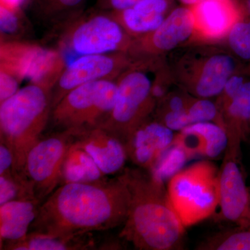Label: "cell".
<instances>
[{
    "label": "cell",
    "instance_id": "cell-1",
    "mask_svg": "<svg viewBox=\"0 0 250 250\" xmlns=\"http://www.w3.org/2000/svg\"><path fill=\"white\" fill-rule=\"evenodd\" d=\"M130 193L120 174L92 183L57 187L41 204L29 232L72 237L122 226L127 218Z\"/></svg>",
    "mask_w": 250,
    "mask_h": 250
},
{
    "label": "cell",
    "instance_id": "cell-2",
    "mask_svg": "<svg viewBox=\"0 0 250 250\" xmlns=\"http://www.w3.org/2000/svg\"><path fill=\"white\" fill-rule=\"evenodd\" d=\"M121 175L129 189L130 205L120 238L137 250L182 249L186 228L164 182L139 167H126Z\"/></svg>",
    "mask_w": 250,
    "mask_h": 250
},
{
    "label": "cell",
    "instance_id": "cell-3",
    "mask_svg": "<svg viewBox=\"0 0 250 250\" xmlns=\"http://www.w3.org/2000/svg\"><path fill=\"white\" fill-rule=\"evenodd\" d=\"M52 91L51 87L30 82L0 104V143L9 148L14 156L15 172L28 184L24 174L26 160L48 126Z\"/></svg>",
    "mask_w": 250,
    "mask_h": 250
},
{
    "label": "cell",
    "instance_id": "cell-4",
    "mask_svg": "<svg viewBox=\"0 0 250 250\" xmlns=\"http://www.w3.org/2000/svg\"><path fill=\"white\" fill-rule=\"evenodd\" d=\"M52 34L56 37L57 49L80 56L129 54L134 42L111 12L95 6Z\"/></svg>",
    "mask_w": 250,
    "mask_h": 250
},
{
    "label": "cell",
    "instance_id": "cell-5",
    "mask_svg": "<svg viewBox=\"0 0 250 250\" xmlns=\"http://www.w3.org/2000/svg\"><path fill=\"white\" fill-rule=\"evenodd\" d=\"M156 59H136L132 66L117 79L118 96L114 107L102 126L125 143L130 134L150 118L157 103L152 98L154 80L148 72L159 65Z\"/></svg>",
    "mask_w": 250,
    "mask_h": 250
},
{
    "label": "cell",
    "instance_id": "cell-6",
    "mask_svg": "<svg viewBox=\"0 0 250 250\" xmlns=\"http://www.w3.org/2000/svg\"><path fill=\"white\" fill-rule=\"evenodd\" d=\"M169 198L185 228L213 214L220 205V171L204 161L182 169L168 181Z\"/></svg>",
    "mask_w": 250,
    "mask_h": 250
},
{
    "label": "cell",
    "instance_id": "cell-7",
    "mask_svg": "<svg viewBox=\"0 0 250 250\" xmlns=\"http://www.w3.org/2000/svg\"><path fill=\"white\" fill-rule=\"evenodd\" d=\"M116 80H100L77 87L52 110V131H83L102 126L114 107L118 96Z\"/></svg>",
    "mask_w": 250,
    "mask_h": 250
},
{
    "label": "cell",
    "instance_id": "cell-8",
    "mask_svg": "<svg viewBox=\"0 0 250 250\" xmlns=\"http://www.w3.org/2000/svg\"><path fill=\"white\" fill-rule=\"evenodd\" d=\"M236 59L218 49L193 51L174 65L173 80L197 98L218 97L229 79L238 72Z\"/></svg>",
    "mask_w": 250,
    "mask_h": 250
},
{
    "label": "cell",
    "instance_id": "cell-9",
    "mask_svg": "<svg viewBox=\"0 0 250 250\" xmlns=\"http://www.w3.org/2000/svg\"><path fill=\"white\" fill-rule=\"evenodd\" d=\"M74 139L73 131H51L29 151L24 174L34 197L41 203L60 185L62 164Z\"/></svg>",
    "mask_w": 250,
    "mask_h": 250
},
{
    "label": "cell",
    "instance_id": "cell-10",
    "mask_svg": "<svg viewBox=\"0 0 250 250\" xmlns=\"http://www.w3.org/2000/svg\"><path fill=\"white\" fill-rule=\"evenodd\" d=\"M0 65L9 67L23 80L53 88L67 64L57 47L22 40L0 42Z\"/></svg>",
    "mask_w": 250,
    "mask_h": 250
},
{
    "label": "cell",
    "instance_id": "cell-11",
    "mask_svg": "<svg viewBox=\"0 0 250 250\" xmlns=\"http://www.w3.org/2000/svg\"><path fill=\"white\" fill-rule=\"evenodd\" d=\"M136 61L123 52L81 56L66 65L52 88V109L77 87L96 81L116 80Z\"/></svg>",
    "mask_w": 250,
    "mask_h": 250
},
{
    "label": "cell",
    "instance_id": "cell-12",
    "mask_svg": "<svg viewBox=\"0 0 250 250\" xmlns=\"http://www.w3.org/2000/svg\"><path fill=\"white\" fill-rule=\"evenodd\" d=\"M195 35L191 7L173 8L162 24L149 35L134 39L129 54L136 59H156L182 46Z\"/></svg>",
    "mask_w": 250,
    "mask_h": 250
},
{
    "label": "cell",
    "instance_id": "cell-13",
    "mask_svg": "<svg viewBox=\"0 0 250 250\" xmlns=\"http://www.w3.org/2000/svg\"><path fill=\"white\" fill-rule=\"evenodd\" d=\"M174 131L154 118L140 125L125 141L128 160L137 167L151 171L159 158L172 146Z\"/></svg>",
    "mask_w": 250,
    "mask_h": 250
},
{
    "label": "cell",
    "instance_id": "cell-14",
    "mask_svg": "<svg viewBox=\"0 0 250 250\" xmlns=\"http://www.w3.org/2000/svg\"><path fill=\"white\" fill-rule=\"evenodd\" d=\"M74 132V131H73ZM74 142L88 153L105 175L121 172L128 160L125 143L103 126L74 132Z\"/></svg>",
    "mask_w": 250,
    "mask_h": 250
},
{
    "label": "cell",
    "instance_id": "cell-15",
    "mask_svg": "<svg viewBox=\"0 0 250 250\" xmlns=\"http://www.w3.org/2000/svg\"><path fill=\"white\" fill-rule=\"evenodd\" d=\"M191 9L195 35L205 40L226 36L233 24L245 17L243 6L236 0H202Z\"/></svg>",
    "mask_w": 250,
    "mask_h": 250
},
{
    "label": "cell",
    "instance_id": "cell-16",
    "mask_svg": "<svg viewBox=\"0 0 250 250\" xmlns=\"http://www.w3.org/2000/svg\"><path fill=\"white\" fill-rule=\"evenodd\" d=\"M239 159L225 151L220 171V205L225 220L240 224L246 218L250 197Z\"/></svg>",
    "mask_w": 250,
    "mask_h": 250
},
{
    "label": "cell",
    "instance_id": "cell-17",
    "mask_svg": "<svg viewBox=\"0 0 250 250\" xmlns=\"http://www.w3.org/2000/svg\"><path fill=\"white\" fill-rule=\"evenodd\" d=\"M173 143L190 158L198 154L214 159L226 151L228 137L224 126L215 122H204L189 125L179 131Z\"/></svg>",
    "mask_w": 250,
    "mask_h": 250
},
{
    "label": "cell",
    "instance_id": "cell-18",
    "mask_svg": "<svg viewBox=\"0 0 250 250\" xmlns=\"http://www.w3.org/2000/svg\"><path fill=\"white\" fill-rule=\"evenodd\" d=\"M172 5L173 0H142L127 9L111 13L127 34L137 39L155 31L173 9Z\"/></svg>",
    "mask_w": 250,
    "mask_h": 250
},
{
    "label": "cell",
    "instance_id": "cell-19",
    "mask_svg": "<svg viewBox=\"0 0 250 250\" xmlns=\"http://www.w3.org/2000/svg\"><path fill=\"white\" fill-rule=\"evenodd\" d=\"M221 118L228 137L226 152L241 160V143L248 141L250 134V80L245 82Z\"/></svg>",
    "mask_w": 250,
    "mask_h": 250
},
{
    "label": "cell",
    "instance_id": "cell-20",
    "mask_svg": "<svg viewBox=\"0 0 250 250\" xmlns=\"http://www.w3.org/2000/svg\"><path fill=\"white\" fill-rule=\"evenodd\" d=\"M41 204L37 200H17L0 206L1 246L27 236Z\"/></svg>",
    "mask_w": 250,
    "mask_h": 250
},
{
    "label": "cell",
    "instance_id": "cell-21",
    "mask_svg": "<svg viewBox=\"0 0 250 250\" xmlns=\"http://www.w3.org/2000/svg\"><path fill=\"white\" fill-rule=\"evenodd\" d=\"M92 233L72 237L51 236L29 232L21 241L6 243L1 246L4 250H98Z\"/></svg>",
    "mask_w": 250,
    "mask_h": 250
},
{
    "label": "cell",
    "instance_id": "cell-22",
    "mask_svg": "<svg viewBox=\"0 0 250 250\" xmlns=\"http://www.w3.org/2000/svg\"><path fill=\"white\" fill-rule=\"evenodd\" d=\"M86 0H29L33 14L54 33L84 10Z\"/></svg>",
    "mask_w": 250,
    "mask_h": 250
},
{
    "label": "cell",
    "instance_id": "cell-23",
    "mask_svg": "<svg viewBox=\"0 0 250 250\" xmlns=\"http://www.w3.org/2000/svg\"><path fill=\"white\" fill-rule=\"evenodd\" d=\"M105 179L106 175L100 170L91 156L73 142L62 164L60 185L92 183Z\"/></svg>",
    "mask_w": 250,
    "mask_h": 250
},
{
    "label": "cell",
    "instance_id": "cell-24",
    "mask_svg": "<svg viewBox=\"0 0 250 250\" xmlns=\"http://www.w3.org/2000/svg\"><path fill=\"white\" fill-rule=\"evenodd\" d=\"M28 20L21 6L0 3L1 41L26 40L30 30Z\"/></svg>",
    "mask_w": 250,
    "mask_h": 250
},
{
    "label": "cell",
    "instance_id": "cell-25",
    "mask_svg": "<svg viewBox=\"0 0 250 250\" xmlns=\"http://www.w3.org/2000/svg\"><path fill=\"white\" fill-rule=\"evenodd\" d=\"M204 250H250V226L210 237L197 248Z\"/></svg>",
    "mask_w": 250,
    "mask_h": 250
},
{
    "label": "cell",
    "instance_id": "cell-26",
    "mask_svg": "<svg viewBox=\"0 0 250 250\" xmlns=\"http://www.w3.org/2000/svg\"><path fill=\"white\" fill-rule=\"evenodd\" d=\"M188 159L190 157L182 147L172 143L159 158L150 172L154 177L164 182L182 170Z\"/></svg>",
    "mask_w": 250,
    "mask_h": 250
},
{
    "label": "cell",
    "instance_id": "cell-27",
    "mask_svg": "<svg viewBox=\"0 0 250 250\" xmlns=\"http://www.w3.org/2000/svg\"><path fill=\"white\" fill-rule=\"evenodd\" d=\"M228 43L235 56L250 61V18L243 17L229 31Z\"/></svg>",
    "mask_w": 250,
    "mask_h": 250
},
{
    "label": "cell",
    "instance_id": "cell-28",
    "mask_svg": "<svg viewBox=\"0 0 250 250\" xmlns=\"http://www.w3.org/2000/svg\"><path fill=\"white\" fill-rule=\"evenodd\" d=\"M185 111L190 125L204 122H215L225 127L216 104L209 99L194 98Z\"/></svg>",
    "mask_w": 250,
    "mask_h": 250
},
{
    "label": "cell",
    "instance_id": "cell-29",
    "mask_svg": "<svg viewBox=\"0 0 250 250\" xmlns=\"http://www.w3.org/2000/svg\"><path fill=\"white\" fill-rule=\"evenodd\" d=\"M246 81L245 75L239 73L238 71L229 79L223 91L218 95L217 101L215 102L220 117L229 104L231 103L233 99L239 93Z\"/></svg>",
    "mask_w": 250,
    "mask_h": 250
},
{
    "label": "cell",
    "instance_id": "cell-30",
    "mask_svg": "<svg viewBox=\"0 0 250 250\" xmlns=\"http://www.w3.org/2000/svg\"><path fill=\"white\" fill-rule=\"evenodd\" d=\"M23 80L9 67L0 65V104L11 98L21 89L20 85Z\"/></svg>",
    "mask_w": 250,
    "mask_h": 250
},
{
    "label": "cell",
    "instance_id": "cell-31",
    "mask_svg": "<svg viewBox=\"0 0 250 250\" xmlns=\"http://www.w3.org/2000/svg\"><path fill=\"white\" fill-rule=\"evenodd\" d=\"M141 1L142 0H97L95 7L111 12L127 9Z\"/></svg>",
    "mask_w": 250,
    "mask_h": 250
},
{
    "label": "cell",
    "instance_id": "cell-32",
    "mask_svg": "<svg viewBox=\"0 0 250 250\" xmlns=\"http://www.w3.org/2000/svg\"><path fill=\"white\" fill-rule=\"evenodd\" d=\"M11 172L16 174L14 171V156L6 145L0 143V174Z\"/></svg>",
    "mask_w": 250,
    "mask_h": 250
},
{
    "label": "cell",
    "instance_id": "cell-33",
    "mask_svg": "<svg viewBox=\"0 0 250 250\" xmlns=\"http://www.w3.org/2000/svg\"><path fill=\"white\" fill-rule=\"evenodd\" d=\"M242 6L245 17L250 18V0H246Z\"/></svg>",
    "mask_w": 250,
    "mask_h": 250
},
{
    "label": "cell",
    "instance_id": "cell-34",
    "mask_svg": "<svg viewBox=\"0 0 250 250\" xmlns=\"http://www.w3.org/2000/svg\"><path fill=\"white\" fill-rule=\"evenodd\" d=\"M184 6H189V7H191V6H194V5L198 4L199 2L202 1V0H179Z\"/></svg>",
    "mask_w": 250,
    "mask_h": 250
},
{
    "label": "cell",
    "instance_id": "cell-35",
    "mask_svg": "<svg viewBox=\"0 0 250 250\" xmlns=\"http://www.w3.org/2000/svg\"><path fill=\"white\" fill-rule=\"evenodd\" d=\"M239 227H242V228H246V227L250 226V208L249 210H248V215H247L246 218L243 220V221L242 222L240 225H238Z\"/></svg>",
    "mask_w": 250,
    "mask_h": 250
},
{
    "label": "cell",
    "instance_id": "cell-36",
    "mask_svg": "<svg viewBox=\"0 0 250 250\" xmlns=\"http://www.w3.org/2000/svg\"><path fill=\"white\" fill-rule=\"evenodd\" d=\"M249 72H250V67H249Z\"/></svg>",
    "mask_w": 250,
    "mask_h": 250
},
{
    "label": "cell",
    "instance_id": "cell-37",
    "mask_svg": "<svg viewBox=\"0 0 250 250\" xmlns=\"http://www.w3.org/2000/svg\"></svg>",
    "mask_w": 250,
    "mask_h": 250
}]
</instances>
